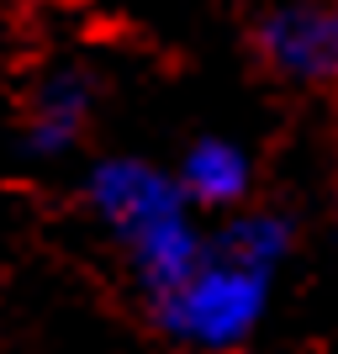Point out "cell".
I'll return each instance as SVG.
<instances>
[{
    "label": "cell",
    "mask_w": 338,
    "mask_h": 354,
    "mask_svg": "<svg viewBox=\"0 0 338 354\" xmlns=\"http://www.w3.org/2000/svg\"><path fill=\"white\" fill-rule=\"evenodd\" d=\"M79 207L111 238L127 281L143 301L164 296L201 265L206 217L191 207L175 164H153L143 153H106L79 175Z\"/></svg>",
    "instance_id": "6da1fadb"
},
{
    "label": "cell",
    "mask_w": 338,
    "mask_h": 354,
    "mask_svg": "<svg viewBox=\"0 0 338 354\" xmlns=\"http://www.w3.org/2000/svg\"><path fill=\"white\" fill-rule=\"evenodd\" d=\"M101 111V74L85 64H53L27 85L16 111V153L27 164H64L85 148Z\"/></svg>",
    "instance_id": "277c9868"
},
{
    "label": "cell",
    "mask_w": 338,
    "mask_h": 354,
    "mask_svg": "<svg viewBox=\"0 0 338 354\" xmlns=\"http://www.w3.org/2000/svg\"><path fill=\"white\" fill-rule=\"evenodd\" d=\"M249 53L291 90H338V0H270L249 21Z\"/></svg>",
    "instance_id": "3957f363"
},
{
    "label": "cell",
    "mask_w": 338,
    "mask_h": 354,
    "mask_svg": "<svg viewBox=\"0 0 338 354\" xmlns=\"http://www.w3.org/2000/svg\"><path fill=\"white\" fill-rule=\"evenodd\" d=\"M175 175H180V185H185V196H191V207L201 212V217H212V222L254 207V180H259L254 153H249V143H238V138H227V133L191 138L175 159Z\"/></svg>",
    "instance_id": "5b68a950"
},
{
    "label": "cell",
    "mask_w": 338,
    "mask_h": 354,
    "mask_svg": "<svg viewBox=\"0 0 338 354\" xmlns=\"http://www.w3.org/2000/svg\"><path fill=\"white\" fill-rule=\"evenodd\" d=\"M280 270L285 265L243 249L233 233L212 222L201 265L164 296L143 301L148 328L180 354H243L275 307Z\"/></svg>",
    "instance_id": "7a4b0ae2"
}]
</instances>
